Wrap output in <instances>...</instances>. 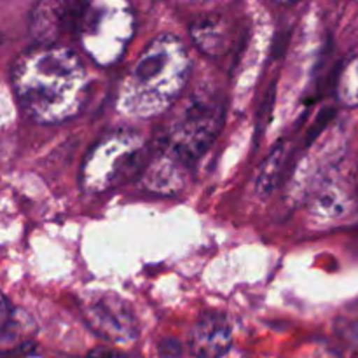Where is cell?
Segmentation results:
<instances>
[{
	"label": "cell",
	"mask_w": 358,
	"mask_h": 358,
	"mask_svg": "<svg viewBox=\"0 0 358 358\" xmlns=\"http://www.w3.org/2000/svg\"><path fill=\"white\" fill-rule=\"evenodd\" d=\"M147 163L142 135L133 129H114L98 138L84 156L80 187L87 194H101L145 170Z\"/></svg>",
	"instance_id": "cell-4"
},
{
	"label": "cell",
	"mask_w": 358,
	"mask_h": 358,
	"mask_svg": "<svg viewBox=\"0 0 358 358\" xmlns=\"http://www.w3.org/2000/svg\"><path fill=\"white\" fill-rule=\"evenodd\" d=\"M86 3L41 2L30 13V34L37 45H52L69 28L76 30Z\"/></svg>",
	"instance_id": "cell-7"
},
{
	"label": "cell",
	"mask_w": 358,
	"mask_h": 358,
	"mask_svg": "<svg viewBox=\"0 0 358 358\" xmlns=\"http://www.w3.org/2000/svg\"><path fill=\"white\" fill-rule=\"evenodd\" d=\"M86 358H143L136 352H119V350L110 348H94L87 353Z\"/></svg>",
	"instance_id": "cell-15"
},
{
	"label": "cell",
	"mask_w": 358,
	"mask_h": 358,
	"mask_svg": "<svg viewBox=\"0 0 358 358\" xmlns=\"http://www.w3.org/2000/svg\"><path fill=\"white\" fill-rule=\"evenodd\" d=\"M308 215L322 226L343 222L355 212L358 203L352 189L339 180L322 182L306 203Z\"/></svg>",
	"instance_id": "cell-8"
},
{
	"label": "cell",
	"mask_w": 358,
	"mask_h": 358,
	"mask_svg": "<svg viewBox=\"0 0 358 358\" xmlns=\"http://www.w3.org/2000/svg\"><path fill=\"white\" fill-rule=\"evenodd\" d=\"M76 31L94 65L112 66L122 58L135 35V14L129 3L119 0L87 2Z\"/></svg>",
	"instance_id": "cell-5"
},
{
	"label": "cell",
	"mask_w": 358,
	"mask_h": 358,
	"mask_svg": "<svg viewBox=\"0 0 358 358\" xmlns=\"http://www.w3.org/2000/svg\"><path fill=\"white\" fill-rule=\"evenodd\" d=\"M336 329L341 334V338H345L346 341L358 346V317L339 318L336 322Z\"/></svg>",
	"instance_id": "cell-13"
},
{
	"label": "cell",
	"mask_w": 358,
	"mask_h": 358,
	"mask_svg": "<svg viewBox=\"0 0 358 358\" xmlns=\"http://www.w3.org/2000/svg\"><path fill=\"white\" fill-rule=\"evenodd\" d=\"M233 345V331L226 315L206 311L196 320L191 332V352L196 358H220Z\"/></svg>",
	"instance_id": "cell-9"
},
{
	"label": "cell",
	"mask_w": 358,
	"mask_h": 358,
	"mask_svg": "<svg viewBox=\"0 0 358 358\" xmlns=\"http://www.w3.org/2000/svg\"><path fill=\"white\" fill-rule=\"evenodd\" d=\"M287 159V143L278 142L269 154L266 156V159L262 161L261 168L257 171V177H255V192L259 196H269L276 189L280 182V175H282L283 164Z\"/></svg>",
	"instance_id": "cell-11"
},
{
	"label": "cell",
	"mask_w": 358,
	"mask_h": 358,
	"mask_svg": "<svg viewBox=\"0 0 358 358\" xmlns=\"http://www.w3.org/2000/svg\"><path fill=\"white\" fill-rule=\"evenodd\" d=\"M80 313L91 332L108 343H133L140 329L133 310L115 294H90L80 303Z\"/></svg>",
	"instance_id": "cell-6"
},
{
	"label": "cell",
	"mask_w": 358,
	"mask_h": 358,
	"mask_svg": "<svg viewBox=\"0 0 358 358\" xmlns=\"http://www.w3.org/2000/svg\"><path fill=\"white\" fill-rule=\"evenodd\" d=\"M191 73V58L184 42L161 34L140 52L122 80L117 108L126 115L149 119L163 114L184 91Z\"/></svg>",
	"instance_id": "cell-3"
},
{
	"label": "cell",
	"mask_w": 358,
	"mask_h": 358,
	"mask_svg": "<svg viewBox=\"0 0 358 358\" xmlns=\"http://www.w3.org/2000/svg\"><path fill=\"white\" fill-rule=\"evenodd\" d=\"M336 96L343 107H358V51L353 52L339 70L338 83H336Z\"/></svg>",
	"instance_id": "cell-12"
},
{
	"label": "cell",
	"mask_w": 358,
	"mask_h": 358,
	"mask_svg": "<svg viewBox=\"0 0 358 358\" xmlns=\"http://www.w3.org/2000/svg\"><path fill=\"white\" fill-rule=\"evenodd\" d=\"M157 353L163 358H177L182 355V343L175 338H164L157 345Z\"/></svg>",
	"instance_id": "cell-14"
},
{
	"label": "cell",
	"mask_w": 358,
	"mask_h": 358,
	"mask_svg": "<svg viewBox=\"0 0 358 358\" xmlns=\"http://www.w3.org/2000/svg\"><path fill=\"white\" fill-rule=\"evenodd\" d=\"M13 87L24 114L41 124L76 117L87 98V73L66 45H35L13 65Z\"/></svg>",
	"instance_id": "cell-1"
},
{
	"label": "cell",
	"mask_w": 358,
	"mask_h": 358,
	"mask_svg": "<svg viewBox=\"0 0 358 358\" xmlns=\"http://www.w3.org/2000/svg\"><path fill=\"white\" fill-rule=\"evenodd\" d=\"M224 124V107L213 94H192L142 173L143 187L157 194H178L192 168L205 156Z\"/></svg>",
	"instance_id": "cell-2"
},
{
	"label": "cell",
	"mask_w": 358,
	"mask_h": 358,
	"mask_svg": "<svg viewBox=\"0 0 358 358\" xmlns=\"http://www.w3.org/2000/svg\"><path fill=\"white\" fill-rule=\"evenodd\" d=\"M191 37L201 52L220 56L231 41V23L222 14H208L191 27Z\"/></svg>",
	"instance_id": "cell-10"
}]
</instances>
